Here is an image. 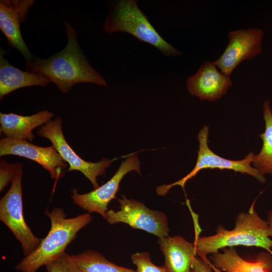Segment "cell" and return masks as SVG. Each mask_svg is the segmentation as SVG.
Here are the masks:
<instances>
[{"label":"cell","instance_id":"cell-20","mask_svg":"<svg viewBox=\"0 0 272 272\" xmlns=\"http://www.w3.org/2000/svg\"><path fill=\"white\" fill-rule=\"evenodd\" d=\"M131 259L137 267L135 272H168L164 265L155 264L148 252L135 253L131 255Z\"/></svg>","mask_w":272,"mask_h":272},{"label":"cell","instance_id":"cell-13","mask_svg":"<svg viewBox=\"0 0 272 272\" xmlns=\"http://www.w3.org/2000/svg\"><path fill=\"white\" fill-rule=\"evenodd\" d=\"M232 85L230 76L220 71L214 62H203L197 72L186 80L189 93L200 100L213 101L226 94Z\"/></svg>","mask_w":272,"mask_h":272},{"label":"cell","instance_id":"cell-18","mask_svg":"<svg viewBox=\"0 0 272 272\" xmlns=\"http://www.w3.org/2000/svg\"><path fill=\"white\" fill-rule=\"evenodd\" d=\"M263 115L265 130L260 134L263 145L260 152L254 155L252 164L261 175L269 174L272 176V111L269 100L263 103Z\"/></svg>","mask_w":272,"mask_h":272},{"label":"cell","instance_id":"cell-22","mask_svg":"<svg viewBox=\"0 0 272 272\" xmlns=\"http://www.w3.org/2000/svg\"><path fill=\"white\" fill-rule=\"evenodd\" d=\"M22 169L20 163H8L4 160L0 161V191L15 179L18 172Z\"/></svg>","mask_w":272,"mask_h":272},{"label":"cell","instance_id":"cell-7","mask_svg":"<svg viewBox=\"0 0 272 272\" xmlns=\"http://www.w3.org/2000/svg\"><path fill=\"white\" fill-rule=\"evenodd\" d=\"M22 175L21 169L12 182L9 190L1 199L0 220L19 241L26 256L38 246L41 239L34 235L24 218Z\"/></svg>","mask_w":272,"mask_h":272},{"label":"cell","instance_id":"cell-25","mask_svg":"<svg viewBox=\"0 0 272 272\" xmlns=\"http://www.w3.org/2000/svg\"><path fill=\"white\" fill-rule=\"evenodd\" d=\"M209 262L210 263V264L211 265L212 269H213V270L214 271V272H223L222 270H221V269L217 268L216 267H215L212 262H211L209 260Z\"/></svg>","mask_w":272,"mask_h":272},{"label":"cell","instance_id":"cell-23","mask_svg":"<svg viewBox=\"0 0 272 272\" xmlns=\"http://www.w3.org/2000/svg\"><path fill=\"white\" fill-rule=\"evenodd\" d=\"M213 269L207 257L195 256L192 261L190 272H212Z\"/></svg>","mask_w":272,"mask_h":272},{"label":"cell","instance_id":"cell-9","mask_svg":"<svg viewBox=\"0 0 272 272\" xmlns=\"http://www.w3.org/2000/svg\"><path fill=\"white\" fill-rule=\"evenodd\" d=\"M140 163L137 153L130 154L121 163L117 172L106 183L86 193H78L75 188L72 191L71 198L75 204L89 213L95 212L104 218L108 210V205L115 198L119 184L124 176L131 171L141 174Z\"/></svg>","mask_w":272,"mask_h":272},{"label":"cell","instance_id":"cell-8","mask_svg":"<svg viewBox=\"0 0 272 272\" xmlns=\"http://www.w3.org/2000/svg\"><path fill=\"white\" fill-rule=\"evenodd\" d=\"M62 119L57 117L39 128L37 134L48 139L62 159L70 165L69 171L82 172L91 182L95 189L99 187L97 177L105 172L115 159L103 158L98 162H89L82 159L66 141L61 128Z\"/></svg>","mask_w":272,"mask_h":272},{"label":"cell","instance_id":"cell-3","mask_svg":"<svg viewBox=\"0 0 272 272\" xmlns=\"http://www.w3.org/2000/svg\"><path fill=\"white\" fill-rule=\"evenodd\" d=\"M50 220L51 227L46 236L41 239L38 246L26 256L15 266L21 272H36L65 252L67 245L76 237L77 233L92 221L89 213L73 218H66L62 209L46 210Z\"/></svg>","mask_w":272,"mask_h":272},{"label":"cell","instance_id":"cell-12","mask_svg":"<svg viewBox=\"0 0 272 272\" xmlns=\"http://www.w3.org/2000/svg\"><path fill=\"white\" fill-rule=\"evenodd\" d=\"M34 3L32 0H1L0 1V29L10 45L23 55L26 64L33 55L26 45L20 32V24L24 22L29 9Z\"/></svg>","mask_w":272,"mask_h":272},{"label":"cell","instance_id":"cell-14","mask_svg":"<svg viewBox=\"0 0 272 272\" xmlns=\"http://www.w3.org/2000/svg\"><path fill=\"white\" fill-rule=\"evenodd\" d=\"M158 241L168 272H190L193 259L197 255L194 243L181 236L160 238Z\"/></svg>","mask_w":272,"mask_h":272},{"label":"cell","instance_id":"cell-10","mask_svg":"<svg viewBox=\"0 0 272 272\" xmlns=\"http://www.w3.org/2000/svg\"><path fill=\"white\" fill-rule=\"evenodd\" d=\"M263 36V31L258 28L229 31L228 44L214 63L222 73L230 76L241 62L262 52Z\"/></svg>","mask_w":272,"mask_h":272},{"label":"cell","instance_id":"cell-16","mask_svg":"<svg viewBox=\"0 0 272 272\" xmlns=\"http://www.w3.org/2000/svg\"><path fill=\"white\" fill-rule=\"evenodd\" d=\"M211 256L213 264L225 272H271L272 257L269 254L260 253L255 260L242 258L233 247L224 248Z\"/></svg>","mask_w":272,"mask_h":272},{"label":"cell","instance_id":"cell-24","mask_svg":"<svg viewBox=\"0 0 272 272\" xmlns=\"http://www.w3.org/2000/svg\"><path fill=\"white\" fill-rule=\"evenodd\" d=\"M267 223L269 225V226L272 231V210H271L268 214L267 217ZM271 248H272V244H271Z\"/></svg>","mask_w":272,"mask_h":272},{"label":"cell","instance_id":"cell-1","mask_svg":"<svg viewBox=\"0 0 272 272\" xmlns=\"http://www.w3.org/2000/svg\"><path fill=\"white\" fill-rule=\"evenodd\" d=\"M67 42L65 48L47 58L34 56L26 64L27 72L42 76L56 85L61 93L67 92L74 85L89 83L107 86L101 75L90 64L77 40L76 31L64 21Z\"/></svg>","mask_w":272,"mask_h":272},{"label":"cell","instance_id":"cell-5","mask_svg":"<svg viewBox=\"0 0 272 272\" xmlns=\"http://www.w3.org/2000/svg\"><path fill=\"white\" fill-rule=\"evenodd\" d=\"M209 130V127L205 125L198 134L199 150L197 161L193 169L182 179L172 184L158 187L156 189L157 194L165 195L171 188L176 185L180 186L183 188L188 180L194 177L199 171L205 169L232 170L236 172L249 174L261 183L265 182L266 179L264 176L250 165L254 160V154L253 152L249 153L243 159L238 161L222 158L209 148L208 144Z\"/></svg>","mask_w":272,"mask_h":272},{"label":"cell","instance_id":"cell-19","mask_svg":"<svg viewBox=\"0 0 272 272\" xmlns=\"http://www.w3.org/2000/svg\"><path fill=\"white\" fill-rule=\"evenodd\" d=\"M71 256L82 272H135L110 262L96 250H87Z\"/></svg>","mask_w":272,"mask_h":272},{"label":"cell","instance_id":"cell-21","mask_svg":"<svg viewBox=\"0 0 272 272\" xmlns=\"http://www.w3.org/2000/svg\"><path fill=\"white\" fill-rule=\"evenodd\" d=\"M45 267L47 272H82L71 255L65 252Z\"/></svg>","mask_w":272,"mask_h":272},{"label":"cell","instance_id":"cell-4","mask_svg":"<svg viewBox=\"0 0 272 272\" xmlns=\"http://www.w3.org/2000/svg\"><path fill=\"white\" fill-rule=\"evenodd\" d=\"M102 28L108 33L130 34L138 40L154 46L167 56H177L182 54L161 36L135 0H120L112 3Z\"/></svg>","mask_w":272,"mask_h":272},{"label":"cell","instance_id":"cell-17","mask_svg":"<svg viewBox=\"0 0 272 272\" xmlns=\"http://www.w3.org/2000/svg\"><path fill=\"white\" fill-rule=\"evenodd\" d=\"M50 81L45 78L27 71H23L11 65L0 54V99L18 89L33 86L45 87Z\"/></svg>","mask_w":272,"mask_h":272},{"label":"cell","instance_id":"cell-15","mask_svg":"<svg viewBox=\"0 0 272 272\" xmlns=\"http://www.w3.org/2000/svg\"><path fill=\"white\" fill-rule=\"evenodd\" d=\"M53 116L52 112L47 110L30 116L0 113V130L6 138L32 141L34 138L33 129L46 124Z\"/></svg>","mask_w":272,"mask_h":272},{"label":"cell","instance_id":"cell-6","mask_svg":"<svg viewBox=\"0 0 272 272\" xmlns=\"http://www.w3.org/2000/svg\"><path fill=\"white\" fill-rule=\"evenodd\" d=\"M117 200L120 204L119 210L108 209L104 218L110 224L123 223L132 228L154 234L159 238L169 236L170 229L165 213L152 210L144 203L124 195Z\"/></svg>","mask_w":272,"mask_h":272},{"label":"cell","instance_id":"cell-11","mask_svg":"<svg viewBox=\"0 0 272 272\" xmlns=\"http://www.w3.org/2000/svg\"><path fill=\"white\" fill-rule=\"evenodd\" d=\"M16 155L32 160L47 170L51 177L58 180L67 165L53 146L42 147L27 140L3 138L0 140V156Z\"/></svg>","mask_w":272,"mask_h":272},{"label":"cell","instance_id":"cell-2","mask_svg":"<svg viewBox=\"0 0 272 272\" xmlns=\"http://www.w3.org/2000/svg\"><path fill=\"white\" fill-rule=\"evenodd\" d=\"M255 202L247 212L238 215L232 230L219 226L212 236L199 237L196 234L193 243L196 254L205 257L224 248L244 246L262 248L272 255V231L267 222L261 219L255 210Z\"/></svg>","mask_w":272,"mask_h":272}]
</instances>
